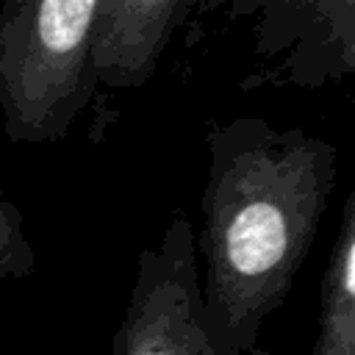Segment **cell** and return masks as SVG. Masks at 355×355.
<instances>
[{"instance_id":"cell-1","label":"cell","mask_w":355,"mask_h":355,"mask_svg":"<svg viewBox=\"0 0 355 355\" xmlns=\"http://www.w3.org/2000/svg\"><path fill=\"white\" fill-rule=\"evenodd\" d=\"M205 150L202 227L194 233L200 322L214 355H241L258 347L316 241L338 150L261 116L211 125Z\"/></svg>"},{"instance_id":"cell-2","label":"cell","mask_w":355,"mask_h":355,"mask_svg":"<svg viewBox=\"0 0 355 355\" xmlns=\"http://www.w3.org/2000/svg\"><path fill=\"white\" fill-rule=\"evenodd\" d=\"M97 3H0V114L8 141H61L92 103Z\"/></svg>"},{"instance_id":"cell-3","label":"cell","mask_w":355,"mask_h":355,"mask_svg":"<svg viewBox=\"0 0 355 355\" xmlns=\"http://www.w3.org/2000/svg\"><path fill=\"white\" fill-rule=\"evenodd\" d=\"M111 355H214L200 322L194 227L183 211L169 216L158 244L136 255V275Z\"/></svg>"},{"instance_id":"cell-4","label":"cell","mask_w":355,"mask_h":355,"mask_svg":"<svg viewBox=\"0 0 355 355\" xmlns=\"http://www.w3.org/2000/svg\"><path fill=\"white\" fill-rule=\"evenodd\" d=\"M200 0H100L94 75L105 89H141Z\"/></svg>"},{"instance_id":"cell-5","label":"cell","mask_w":355,"mask_h":355,"mask_svg":"<svg viewBox=\"0 0 355 355\" xmlns=\"http://www.w3.org/2000/svg\"><path fill=\"white\" fill-rule=\"evenodd\" d=\"M319 288V322L311 355H355V191L344 200Z\"/></svg>"},{"instance_id":"cell-6","label":"cell","mask_w":355,"mask_h":355,"mask_svg":"<svg viewBox=\"0 0 355 355\" xmlns=\"http://www.w3.org/2000/svg\"><path fill=\"white\" fill-rule=\"evenodd\" d=\"M36 255L25 233V216L0 189V280H22L33 275Z\"/></svg>"},{"instance_id":"cell-7","label":"cell","mask_w":355,"mask_h":355,"mask_svg":"<svg viewBox=\"0 0 355 355\" xmlns=\"http://www.w3.org/2000/svg\"><path fill=\"white\" fill-rule=\"evenodd\" d=\"M300 0H230V14L233 17H261L258 22V42L255 53L263 58H275L280 33L297 8Z\"/></svg>"},{"instance_id":"cell-8","label":"cell","mask_w":355,"mask_h":355,"mask_svg":"<svg viewBox=\"0 0 355 355\" xmlns=\"http://www.w3.org/2000/svg\"><path fill=\"white\" fill-rule=\"evenodd\" d=\"M241 355H272L269 349H261V347H252V349H247V352H241Z\"/></svg>"}]
</instances>
